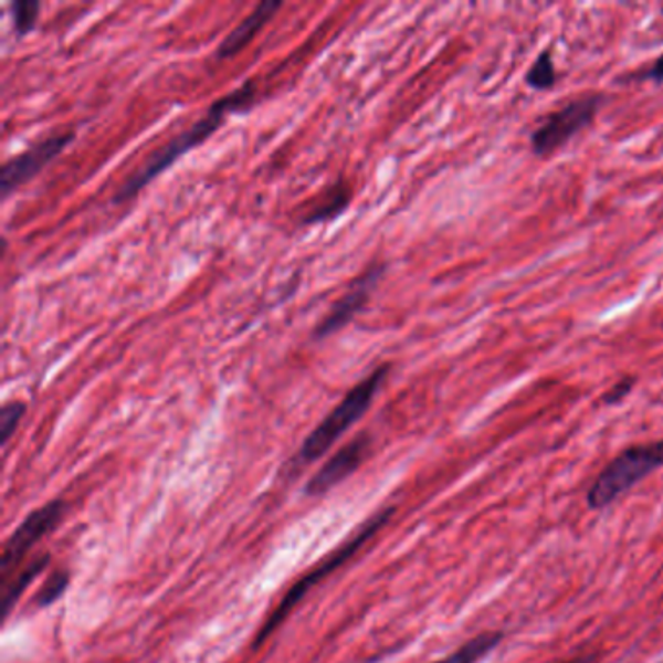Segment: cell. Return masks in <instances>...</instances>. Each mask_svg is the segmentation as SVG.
I'll return each instance as SVG.
<instances>
[{
  "instance_id": "1",
  "label": "cell",
  "mask_w": 663,
  "mask_h": 663,
  "mask_svg": "<svg viewBox=\"0 0 663 663\" xmlns=\"http://www.w3.org/2000/svg\"><path fill=\"white\" fill-rule=\"evenodd\" d=\"M255 96H257V82L248 81L240 88L230 92L228 96L217 99L199 122H194L189 129L179 133L178 137L171 138L168 145L156 150L155 155L148 158V162L119 187L114 202L122 204L140 193L152 179L158 178L168 166L176 162L179 156L193 150L194 146L204 143V138L211 137L212 133L219 129L222 122L227 119V115L250 107Z\"/></svg>"
},
{
  "instance_id": "2",
  "label": "cell",
  "mask_w": 663,
  "mask_h": 663,
  "mask_svg": "<svg viewBox=\"0 0 663 663\" xmlns=\"http://www.w3.org/2000/svg\"><path fill=\"white\" fill-rule=\"evenodd\" d=\"M391 366L381 365L366 376L365 380L358 381L355 388L348 391L347 396L343 397L332 413L325 417L324 421L317 424L316 430L309 434L304 444L299 448L298 453L294 455L292 465L299 470L306 467L309 463L319 460L327 450H332V445L347 432L358 419L365 417L366 411L370 409L373 397L378 396L383 381L388 380Z\"/></svg>"
},
{
  "instance_id": "3",
  "label": "cell",
  "mask_w": 663,
  "mask_h": 663,
  "mask_svg": "<svg viewBox=\"0 0 663 663\" xmlns=\"http://www.w3.org/2000/svg\"><path fill=\"white\" fill-rule=\"evenodd\" d=\"M393 512H396V508H383L378 514H373L372 518L366 519L362 527L355 535H350V539L340 545L339 549L333 550L329 557L324 558L317 567L312 568L309 575L299 578L298 582L292 586V590L284 596L281 606L273 611V615L269 617L267 623L263 624L260 636L255 640V648L261 646L263 640H267L273 634L276 627L283 623L286 617L291 615L292 609L298 606L312 588H316L317 583L322 582L324 578L333 575L337 568L343 567L348 558L355 557L356 552L362 549L366 543L370 541L373 535L378 534L381 527L388 524L389 518L393 516Z\"/></svg>"
},
{
  "instance_id": "4",
  "label": "cell",
  "mask_w": 663,
  "mask_h": 663,
  "mask_svg": "<svg viewBox=\"0 0 663 663\" xmlns=\"http://www.w3.org/2000/svg\"><path fill=\"white\" fill-rule=\"evenodd\" d=\"M660 467H663V438L650 444L627 448L593 481L588 493L590 508H607Z\"/></svg>"
},
{
  "instance_id": "5",
  "label": "cell",
  "mask_w": 663,
  "mask_h": 663,
  "mask_svg": "<svg viewBox=\"0 0 663 663\" xmlns=\"http://www.w3.org/2000/svg\"><path fill=\"white\" fill-rule=\"evenodd\" d=\"M603 102V94H583L547 115L529 135V148L534 156L549 158L567 146L578 133L591 125Z\"/></svg>"
},
{
  "instance_id": "6",
  "label": "cell",
  "mask_w": 663,
  "mask_h": 663,
  "mask_svg": "<svg viewBox=\"0 0 663 663\" xmlns=\"http://www.w3.org/2000/svg\"><path fill=\"white\" fill-rule=\"evenodd\" d=\"M65 501H51L43 504L41 508L33 509L32 514L18 526L17 532L10 535L9 541L4 543V547H2V557H0L2 586H7L22 570L20 565L25 555L43 537H48L51 532L57 529L59 524L65 518Z\"/></svg>"
},
{
  "instance_id": "7",
  "label": "cell",
  "mask_w": 663,
  "mask_h": 663,
  "mask_svg": "<svg viewBox=\"0 0 663 663\" xmlns=\"http://www.w3.org/2000/svg\"><path fill=\"white\" fill-rule=\"evenodd\" d=\"M74 140V133H57L51 137L43 138L35 143L32 148H28L22 155L12 158L2 166L0 170V191L2 197H9L12 191H17L24 186L25 181L35 178L49 162H53L66 146Z\"/></svg>"
},
{
  "instance_id": "8",
  "label": "cell",
  "mask_w": 663,
  "mask_h": 663,
  "mask_svg": "<svg viewBox=\"0 0 663 663\" xmlns=\"http://www.w3.org/2000/svg\"><path fill=\"white\" fill-rule=\"evenodd\" d=\"M386 269H388L386 263H372L370 267L366 269L365 273L350 284L347 294L335 302L332 312L316 325L314 339H327L340 329H345L347 324L355 319L356 314L365 308L366 302L370 298V292L373 291L376 284L380 283Z\"/></svg>"
},
{
  "instance_id": "9",
  "label": "cell",
  "mask_w": 663,
  "mask_h": 663,
  "mask_svg": "<svg viewBox=\"0 0 663 663\" xmlns=\"http://www.w3.org/2000/svg\"><path fill=\"white\" fill-rule=\"evenodd\" d=\"M370 450H372V438L368 432L352 438L347 445L340 448L339 452L333 453L329 462L325 463L324 467L309 478L306 494L319 496V494L329 493L333 486H337L345 478L350 477L366 462Z\"/></svg>"
},
{
  "instance_id": "10",
  "label": "cell",
  "mask_w": 663,
  "mask_h": 663,
  "mask_svg": "<svg viewBox=\"0 0 663 663\" xmlns=\"http://www.w3.org/2000/svg\"><path fill=\"white\" fill-rule=\"evenodd\" d=\"M281 7L283 4L278 0H263V2H260L257 9L253 10L250 17L245 18L242 24L228 33L227 40L220 43L219 49H217V59L224 61V59L238 55L260 33L261 28L267 24L271 18L275 17Z\"/></svg>"
},
{
  "instance_id": "11",
  "label": "cell",
  "mask_w": 663,
  "mask_h": 663,
  "mask_svg": "<svg viewBox=\"0 0 663 663\" xmlns=\"http://www.w3.org/2000/svg\"><path fill=\"white\" fill-rule=\"evenodd\" d=\"M350 197H352L350 183L347 179L340 178L335 186L329 187V191L322 199V202L317 204L314 211H309L302 222L304 224H319V222L337 219L340 212L347 209Z\"/></svg>"
},
{
  "instance_id": "12",
  "label": "cell",
  "mask_w": 663,
  "mask_h": 663,
  "mask_svg": "<svg viewBox=\"0 0 663 663\" xmlns=\"http://www.w3.org/2000/svg\"><path fill=\"white\" fill-rule=\"evenodd\" d=\"M49 560H51L49 555H41V557L33 560L30 567L20 570L7 586H2V615H4V619L10 615L12 607L20 599V596L24 593L25 588L48 568Z\"/></svg>"
},
{
  "instance_id": "13",
  "label": "cell",
  "mask_w": 663,
  "mask_h": 663,
  "mask_svg": "<svg viewBox=\"0 0 663 663\" xmlns=\"http://www.w3.org/2000/svg\"><path fill=\"white\" fill-rule=\"evenodd\" d=\"M501 632H483L436 663H478L488 652H493L494 648L501 644Z\"/></svg>"
},
{
  "instance_id": "14",
  "label": "cell",
  "mask_w": 663,
  "mask_h": 663,
  "mask_svg": "<svg viewBox=\"0 0 663 663\" xmlns=\"http://www.w3.org/2000/svg\"><path fill=\"white\" fill-rule=\"evenodd\" d=\"M557 81L558 71L555 61H552V51L545 49L537 55L534 65L529 66V71L526 73V84L532 90L545 92V90L552 88Z\"/></svg>"
},
{
  "instance_id": "15",
  "label": "cell",
  "mask_w": 663,
  "mask_h": 663,
  "mask_svg": "<svg viewBox=\"0 0 663 663\" xmlns=\"http://www.w3.org/2000/svg\"><path fill=\"white\" fill-rule=\"evenodd\" d=\"M41 4L38 0H14L10 4V14H12V25L18 35H25L32 32L38 24Z\"/></svg>"
},
{
  "instance_id": "16",
  "label": "cell",
  "mask_w": 663,
  "mask_h": 663,
  "mask_svg": "<svg viewBox=\"0 0 663 663\" xmlns=\"http://www.w3.org/2000/svg\"><path fill=\"white\" fill-rule=\"evenodd\" d=\"M69 582H71V578H69V572H65V570L53 572V575L49 576L48 580H45V583L41 586L40 591L35 593L33 603L38 607L53 606V603L65 593L66 588H69Z\"/></svg>"
},
{
  "instance_id": "17",
  "label": "cell",
  "mask_w": 663,
  "mask_h": 663,
  "mask_svg": "<svg viewBox=\"0 0 663 663\" xmlns=\"http://www.w3.org/2000/svg\"><path fill=\"white\" fill-rule=\"evenodd\" d=\"M24 413V401H10L0 409V442L2 445L9 444L10 438L14 436Z\"/></svg>"
},
{
  "instance_id": "18",
  "label": "cell",
  "mask_w": 663,
  "mask_h": 663,
  "mask_svg": "<svg viewBox=\"0 0 663 663\" xmlns=\"http://www.w3.org/2000/svg\"><path fill=\"white\" fill-rule=\"evenodd\" d=\"M634 386H636V378L634 376H624L623 380L617 381L615 386L607 391L606 396H603V403L615 404L619 401H623L624 397L631 393Z\"/></svg>"
},
{
  "instance_id": "19",
  "label": "cell",
  "mask_w": 663,
  "mask_h": 663,
  "mask_svg": "<svg viewBox=\"0 0 663 663\" xmlns=\"http://www.w3.org/2000/svg\"><path fill=\"white\" fill-rule=\"evenodd\" d=\"M631 81H652L657 82V84L663 82V53L644 71L631 74Z\"/></svg>"
},
{
  "instance_id": "20",
  "label": "cell",
  "mask_w": 663,
  "mask_h": 663,
  "mask_svg": "<svg viewBox=\"0 0 663 663\" xmlns=\"http://www.w3.org/2000/svg\"><path fill=\"white\" fill-rule=\"evenodd\" d=\"M568 663H586V660H575V662H568Z\"/></svg>"
}]
</instances>
